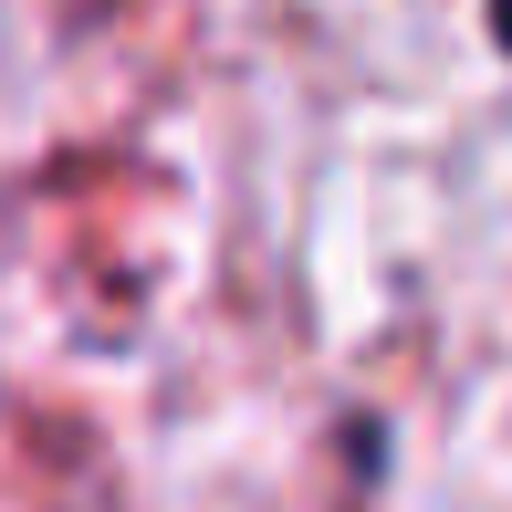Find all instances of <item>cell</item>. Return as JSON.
Returning a JSON list of instances; mask_svg holds the SVG:
<instances>
[{
	"label": "cell",
	"instance_id": "1",
	"mask_svg": "<svg viewBox=\"0 0 512 512\" xmlns=\"http://www.w3.org/2000/svg\"><path fill=\"white\" fill-rule=\"evenodd\" d=\"M492 32H502V42H512V0H492Z\"/></svg>",
	"mask_w": 512,
	"mask_h": 512
}]
</instances>
